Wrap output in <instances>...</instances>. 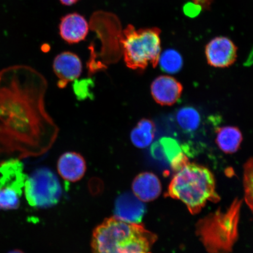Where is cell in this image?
<instances>
[{
	"label": "cell",
	"mask_w": 253,
	"mask_h": 253,
	"mask_svg": "<svg viewBox=\"0 0 253 253\" xmlns=\"http://www.w3.org/2000/svg\"><path fill=\"white\" fill-rule=\"evenodd\" d=\"M47 88L45 77L30 66L0 71V164L39 156L54 144L59 129L46 109Z\"/></svg>",
	"instance_id": "cell-1"
},
{
	"label": "cell",
	"mask_w": 253,
	"mask_h": 253,
	"mask_svg": "<svg viewBox=\"0 0 253 253\" xmlns=\"http://www.w3.org/2000/svg\"><path fill=\"white\" fill-rule=\"evenodd\" d=\"M157 240V236L144 226L112 217L95 229L91 248L93 253L149 252Z\"/></svg>",
	"instance_id": "cell-2"
},
{
	"label": "cell",
	"mask_w": 253,
	"mask_h": 253,
	"mask_svg": "<svg viewBox=\"0 0 253 253\" xmlns=\"http://www.w3.org/2000/svg\"><path fill=\"white\" fill-rule=\"evenodd\" d=\"M167 195L182 202L192 214L200 212L208 202L220 200L212 172L207 167L189 162L176 172Z\"/></svg>",
	"instance_id": "cell-3"
},
{
	"label": "cell",
	"mask_w": 253,
	"mask_h": 253,
	"mask_svg": "<svg viewBox=\"0 0 253 253\" xmlns=\"http://www.w3.org/2000/svg\"><path fill=\"white\" fill-rule=\"evenodd\" d=\"M242 201L235 199L225 211L219 210L199 220L196 234L209 253H231L239 238Z\"/></svg>",
	"instance_id": "cell-4"
},
{
	"label": "cell",
	"mask_w": 253,
	"mask_h": 253,
	"mask_svg": "<svg viewBox=\"0 0 253 253\" xmlns=\"http://www.w3.org/2000/svg\"><path fill=\"white\" fill-rule=\"evenodd\" d=\"M161 31L157 28L136 30L131 25L120 38L122 54L126 67L143 71L148 66L156 68L161 52Z\"/></svg>",
	"instance_id": "cell-5"
},
{
	"label": "cell",
	"mask_w": 253,
	"mask_h": 253,
	"mask_svg": "<svg viewBox=\"0 0 253 253\" xmlns=\"http://www.w3.org/2000/svg\"><path fill=\"white\" fill-rule=\"evenodd\" d=\"M24 191L31 207L47 208L58 203L62 194L61 184L55 174L47 168H40L28 176Z\"/></svg>",
	"instance_id": "cell-6"
},
{
	"label": "cell",
	"mask_w": 253,
	"mask_h": 253,
	"mask_svg": "<svg viewBox=\"0 0 253 253\" xmlns=\"http://www.w3.org/2000/svg\"><path fill=\"white\" fill-rule=\"evenodd\" d=\"M0 210H14L20 207L28 176L18 158H11L0 164Z\"/></svg>",
	"instance_id": "cell-7"
},
{
	"label": "cell",
	"mask_w": 253,
	"mask_h": 253,
	"mask_svg": "<svg viewBox=\"0 0 253 253\" xmlns=\"http://www.w3.org/2000/svg\"><path fill=\"white\" fill-rule=\"evenodd\" d=\"M237 47L228 38H214L207 44L205 54L209 65L214 68L229 67L235 62Z\"/></svg>",
	"instance_id": "cell-8"
},
{
	"label": "cell",
	"mask_w": 253,
	"mask_h": 253,
	"mask_svg": "<svg viewBox=\"0 0 253 253\" xmlns=\"http://www.w3.org/2000/svg\"><path fill=\"white\" fill-rule=\"evenodd\" d=\"M53 70L58 81L57 85L64 88L70 82L77 80L83 71L81 59L75 53L63 52L57 55L53 62Z\"/></svg>",
	"instance_id": "cell-9"
},
{
	"label": "cell",
	"mask_w": 253,
	"mask_h": 253,
	"mask_svg": "<svg viewBox=\"0 0 253 253\" xmlns=\"http://www.w3.org/2000/svg\"><path fill=\"white\" fill-rule=\"evenodd\" d=\"M183 87L176 79L169 76H160L151 85V93L155 102L161 106H171L181 97Z\"/></svg>",
	"instance_id": "cell-10"
},
{
	"label": "cell",
	"mask_w": 253,
	"mask_h": 253,
	"mask_svg": "<svg viewBox=\"0 0 253 253\" xmlns=\"http://www.w3.org/2000/svg\"><path fill=\"white\" fill-rule=\"evenodd\" d=\"M115 217L126 223L139 224L145 213V206L134 194L124 193L116 201Z\"/></svg>",
	"instance_id": "cell-11"
},
{
	"label": "cell",
	"mask_w": 253,
	"mask_h": 253,
	"mask_svg": "<svg viewBox=\"0 0 253 253\" xmlns=\"http://www.w3.org/2000/svg\"><path fill=\"white\" fill-rule=\"evenodd\" d=\"M152 155L157 158H164L174 171H178L189 162L187 157L183 153L178 142L170 137H163L153 145L151 149Z\"/></svg>",
	"instance_id": "cell-12"
},
{
	"label": "cell",
	"mask_w": 253,
	"mask_h": 253,
	"mask_svg": "<svg viewBox=\"0 0 253 253\" xmlns=\"http://www.w3.org/2000/svg\"><path fill=\"white\" fill-rule=\"evenodd\" d=\"M59 29L60 36L65 42L74 44L86 39L89 25L84 16L71 13L62 18Z\"/></svg>",
	"instance_id": "cell-13"
},
{
	"label": "cell",
	"mask_w": 253,
	"mask_h": 253,
	"mask_svg": "<svg viewBox=\"0 0 253 253\" xmlns=\"http://www.w3.org/2000/svg\"><path fill=\"white\" fill-rule=\"evenodd\" d=\"M57 169L63 179L76 182L83 178L86 170L84 158L76 152H66L59 157Z\"/></svg>",
	"instance_id": "cell-14"
},
{
	"label": "cell",
	"mask_w": 253,
	"mask_h": 253,
	"mask_svg": "<svg viewBox=\"0 0 253 253\" xmlns=\"http://www.w3.org/2000/svg\"><path fill=\"white\" fill-rule=\"evenodd\" d=\"M133 194L144 202L155 200L161 194L162 186L159 178L152 172H142L135 177L132 183Z\"/></svg>",
	"instance_id": "cell-15"
},
{
	"label": "cell",
	"mask_w": 253,
	"mask_h": 253,
	"mask_svg": "<svg viewBox=\"0 0 253 253\" xmlns=\"http://www.w3.org/2000/svg\"><path fill=\"white\" fill-rule=\"evenodd\" d=\"M242 141V132L236 126H222L217 130L216 143L224 153L232 154L236 153Z\"/></svg>",
	"instance_id": "cell-16"
},
{
	"label": "cell",
	"mask_w": 253,
	"mask_h": 253,
	"mask_svg": "<svg viewBox=\"0 0 253 253\" xmlns=\"http://www.w3.org/2000/svg\"><path fill=\"white\" fill-rule=\"evenodd\" d=\"M156 135V126L151 120L142 119L132 129L130 138L132 144L138 148L149 146Z\"/></svg>",
	"instance_id": "cell-17"
},
{
	"label": "cell",
	"mask_w": 253,
	"mask_h": 253,
	"mask_svg": "<svg viewBox=\"0 0 253 253\" xmlns=\"http://www.w3.org/2000/svg\"><path fill=\"white\" fill-rule=\"evenodd\" d=\"M176 119L183 131L192 132L197 130L201 124L200 114L192 107H184L178 111Z\"/></svg>",
	"instance_id": "cell-18"
},
{
	"label": "cell",
	"mask_w": 253,
	"mask_h": 253,
	"mask_svg": "<svg viewBox=\"0 0 253 253\" xmlns=\"http://www.w3.org/2000/svg\"><path fill=\"white\" fill-rule=\"evenodd\" d=\"M160 68L168 74L178 72L182 68L183 59L181 54L175 49H167L161 55L159 59Z\"/></svg>",
	"instance_id": "cell-19"
},
{
	"label": "cell",
	"mask_w": 253,
	"mask_h": 253,
	"mask_svg": "<svg viewBox=\"0 0 253 253\" xmlns=\"http://www.w3.org/2000/svg\"><path fill=\"white\" fill-rule=\"evenodd\" d=\"M243 173L245 200L253 213V157L245 163Z\"/></svg>",
	"instance_id": "cell-20"
},
{
	"label": "cell",
	"mask_w": 253,
	"mask_h": 253,
	"mask_svg": "<svg viewBox=\"0 0 253 253\" xmlns=\"http://www.w3.org/2000/svg\"><path fill=\"white\" fill-rule=\"evenodd\" d=\"M192 1L194 4L200 6L202 8L208 9L210 8L213 0H192Z\"/></svg>",
	"instance_id": "cell-21"
},
{
	"label": "cell",
	"mask_w": 253,
	"mask_h": 253,
	"mask_svg": "<svg viewBox=\"0 0 253 253\" xmlns=\"http://www.w3.org/2000/svg\"><path fill=\"white\" fill-rule=\"evenodd\" d=\"M63 5H72L77 3L79 0H59Z\"/></svg>",
	"instance_id": "cell-22"
},
{
	"label": "cell",
	"mask_w": 253,
	"mask_h": 253,
	"mask_svg": "<svg viewBox=\"0 0 253 253\" xmlns=\"http://www.w3.org/2000/svg\"><path fill=\"white\" fill-rule=\"evenodd\" d=\"M8 253H24L23 252L20 251V250H14V251L9 252Z\"/></svg>",
	"instance_id": "cell-23"
},
{
	"label": "cell",
	"mask_w": 253,
	"mask_h": 253,
	"mask_svg": "<svg viewBox=\"0 0 253 253\" xmlns=\"http://www.w3.org/2000/svg\"><path fill=\"white\" fill-rule=\"evenodd\" d=\"M132 253H151L149 252H134Z\"/></svg>",
	"instance_id": "cell-24"
}]
</instances>
